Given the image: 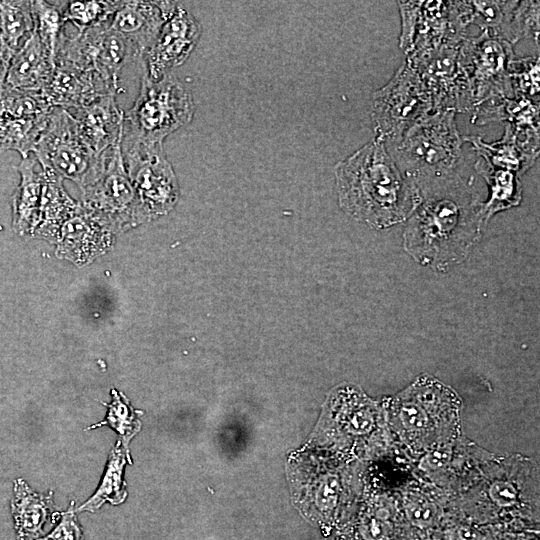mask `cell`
Wrapping results in <instances>:
<instances>
[{"label":"cell","mask_w":540,"mask_h":540,"mask_svg":"<svg viewBox=\"0 0 540 540\" xmlns=\"http://www.w3.org/2000/svg\"><path fill=\"white\" fill-rule=\"evenodd\" d=\"M37 160L22 158L17 169L20 182L12 195V227L21 237H33L41 222L44 174L36 169Z\"/></svg>","instance_id":"obj_18"},{"label":"cell","mask_w":540,"mask_h":540,"mask_svg":"<svg viewBox=\"0 0 540 540\" xmlns=\"http://www.w3.org/2000/svg\"><path fill=\"white\" fill-rule=\"evenodd\" d=\"M37 540H83L82 531L72 510L65 512L59 525L45 538Z\"/></svg>","instance_id":"obj_35"},{"label":"cell","mask_w":540,"mask_h":540,"mask_svg":"<svg viewBox=\"0 0 540 540\" xmlns=\"http://www.w3.org/2000/svg\"><path fill=\"white\" fill-rule=\"evenodd\" d=\"M177 2L121 1L109 27L124 38L133 59L144 58Z\"/></svg>","instance_id":"obj_14"},{"label":"cell","mask_w":540,"mask_h":540,"mask_svg":"<svg viewBox=\"0 0 540 540\" xmlns=\"http://www.w3.org/2000/svg\"><path fill=\"white\" fill-rule=\"evenodd\" d=\"M514 98L539 102V57H515L510 66Z\"/></svg>","instance_id":"obj_29"},{"label":"cell","mask_w":540,"mask_h":540,"mask_svg":"<svg viewBox=\"0 0 540 540\" xmlns=\"http://www.w3.org/2000/svg\"><path fill=\"white\" fill-rule=\"evenodd\" d=\"M335 175L343 210L373 227L405 220L421 199L377 138L339 162Z\"/></svg>","instance_id":"obj_1"},{"label":"cell","mask_w":540,"mask_h":540,"mask_svg":"<svg viewBox=\"0 0 540 540\" xmlns=\"http://www.w3.org/2000/svg\"><path fill=\"white\" fill-rule=\"evenodd\" d=\"M431 113L429 95L407 61L373 95L372 123L376 138L384 144L398 140L413 124Z\"/></svg>","instance_id":"obj_7"},{"label":"cell","mask_w":540,"mask_h":540,"mask_svg":"<svg viewBox=\"0 0 540 540\" xmlns=\"http://www.w3.org/2000/svg\"><path fill=\"white\" fill-rule=\"evenodd\" d=\"M99 75L65 65H55L41 94L53 108L79 109L105 95H117Z\"/></svg>","instance_id":"obj_15"},{"label":"cell","mask_w":540,"mask_h":540,"mask_svg":"<svg viewBox=\"0 0 540 540\" xmlns=\"http://www.w3.org/2000/svg\"><path fill=\"white\" fill-rule=\"evenodd\" d=\"M514 58L511 43L486 32L464 39L459 66L467 83L471 112L489 99L514 98L510 81Z\"/></svg>","instance_id":"obj_6"},{"label":"cell","mask_w":540,"mask_h":540,"mask_svg":"<svg viewBox=\"0 0 540 540\" xmlns=\"http://www.w3.org/2000/svg\"><path fill=\"white\" fill-rule=\"evenodd\" d=\"M11 507L20 540L39 536L44 525L53 519L52 493L38 494L22 479H17L14 483Z\"/></svg>","instance_id":"obj_19"},{"label":"cell","mask_w":540,"mask_h":540,"mask_svg":"<svg viewBox=\"0 0 540 540\" xmlns=\"http://www.w3.org/2000/svg\"><path fill=\"white\" fill-rule=\"evenodd\" d=\"M121 1H64L60 2L66 23L78 32L109 23Z\"/></svg>","instance_id":"obj_26"},{"label":"cell","mask_w":540,"mask_h":540,"mask_svg":"<svg viewBox=\"0 0 540 540\" xmlns=\"http://www.w3.org/2000/svg\"><path fill=\"white\" fill-rule=\"evenodd\" d=\"M455 113L433 112L413 124L398 140L385 144L399 171L411 178L414 186L423 180L454 174L463 144Z\"/></svg>","instance_id":"obj_2"},{"label":"cell","mask_w":540,"mask_h":540,"mask_svg":"<svg viewBox=\"0 0 540 540\" xmlns=\"http://www.w3.org/2000/svg\"><path fill=\"white\" fill-rule=\"evenodd\" d=\"M48 115L39 117L0 116V152L14 150L26 158L46 125Z\"/></svg>","instance_id":"obj_21"},{"label":"cell","mask_w":540,"mask_h":540,"mask_svg":"<svg viewBox=\"0 0 540 540\" xmlns=\"http://www.w3.org/2000/svg\"><path fill=\"white\" fill-rule=\"evenodd\" d=\"M461 44L445 43L407 57L429 95L433 112H471L467 83L459 66Z\"/></svg>","instance_id":"obj_11"},{"label":"cell","mask_w":540,"mask_h":540,"mask_svg":"<svg viewBox=\"0 0 540 540\" xmlns=\"http://www.w3.org/2000/svg\"><path fill=\"white\" fill-rule=\"evenodd\" d=\"M488 502L498 512L520 511L522 499L517 481L509 477L493 479L486 488Z\"/></svg>","instance_id":"obj_33"},{"label":"cell","mask_w":540,"mask_h":540,"mask_svg":"<svg viewBox=\"0 0 540 540\" xmlns=\"http://www.w3.org/2000/svg\"><path fill=\"white\" fill-rule=\"evenodd\" d=\"M54 68V56L34 29L13 55L4 85L20 91L41 93Z\"/></svg>","instance_id":"obj_17"},{"label":"cell","mask_w":540,"mask_h":540,"mask_svg":"<svg viewBox=\"0 0 540 540\" xmlns=\"http://www.w3.org/2000/svg\"><path fill=\"white\" fill-rule=\"evenodd\" d=\"M126 458L131 462L128 447L119 440L111 451L106 472L98 490L79 510L95 511L106 501L111 504H119L125 500L127 493L123 481V470Z\"/></svg>","instance_id":"obj_22"},{"label":"cell","mask_w":540,"mask_h":540,"mask_svg":"<svg viewBox=\"0 0 540 540\" xmlns=\"http://www.w3.org/2000/svg\"><path fill=\"white\" fill-rule=\"evenodd\" d=\"M122 139L105 153L97 179L81 190L80 203L123 230L149 220L125 168Z\"/></svg>","instance_id":"obj_10"},{"label":"cell","mask_w":540,"mask_h":540,"mask_svg":"<svg viewBox=\"0 0 540 540\" xmlns=\"http://www.w3.org/2000/svg\"><path fill=\"white\" fill-rule=\"evenodd\" d=\"M478 157L480 159L475 167L487 179L492 188L490 201L482 206L483 217L488 218L498 210L517 205L521 198L518 174L493 166L482 157Z\"/></svg>","instance_id":"obj_23"},{"label":"cell","mask_w":540,"mask_h":540,"mask_svg":"<svg viewBox=\"0 0 540 540\" xmlns=\"http://www.w3.org/2000/svg\"><path fill=\"white\" fill-rule=\"evenodd\" d=\"M539 2L518 1L507 30L506 41L512 45L522 38H533L538 43Z\"/></svg>","instance_id":"obj_31"},{"label":"cell","mask_w":540,"mask_h":540,"mask_svg":"<svg viewBox=\"0 0 540 540\" xmlns=\"http://www.w3.org/2000/svg\"><path fill=\"white\" fill-rule=\"evenodd\" d=\"M33 8L35 30L55 59L56 50L66 25L60 1L36 0L33 1Z\"/></svg>","instance_id":"obj_27"},{"label":"cell","mask_w":540,"mask_h":540,"mask_svg":"<svg viewBox=\"0 0 540 540\" xmlns=\"http://www.w3.org/2000/svg\"><path fill=\"white\" fill-rule=\"evenodd\" d=\"M398 4L402 18L400 47L408 55L412 49L422 1H401Z\"/></svg>","instance_id":"obj_34"},{"label":"cell","mask_w":540,"mask_h":540,"mask_svg":"<svg viewBox=\"0 0 540 540\" xmlns=\"http://www.w3.org/2000/svg\"><path fill=\"white\" fill-rule=\"evenodd\" d=\"M35 29L33 1H0V37L14 53Z\"/></svg>","instance_id":"obj_24"},{"label":"cell","mask_w":540,"mask_h":540,"mask_svg":"<svg viewBox=\"0 0 540 540\" xmlns=\"http://www.w3.org/2000/svg\"><path fill=\"white\" fill-rule=\"evenodd\" d=\"M408 522L419 530H429L440 522L442 512L432 498L420 494L409 495L404 503Z\"/></svg>","instance_id":"obj_32"},{"label":"cell","mask_w":540,"mask_h":540,"mask_svg":"<svg viewBox=\"0 0 540 540\" xmlns=\"http://www.w3.org/2000/svg\"><path fill=\"white\" fill-rule=\"evenodd\" d=\"M112 397V402L107 405L106 419L101 423L90 426L88 429L109 425L119 434L122 444L128 447L130 440L140 429V422L137 418L139 412L132 408L122 393L112 390Z\"/></svg>","instance_id":"obj_28"},{"label":"cell","mask_w":540,"mask_h":540,"mask_svg":"<svg viewBox=\"0 0 540 540\" xmlns=\"http://www.w3.org/2000/svg\"><path fill=\"white\" fill-rule=\"evenodd\" d=\"M133 60L128 44L109 23L74 34L64 31L55 55V65L93 72L117 92L121 70Z\"/></svg>","instance_id":"obj_8"},{"label":"cell","mask_w":540,"mask_h":540,"mask_svg":"<svg viewBox=\"0 0 540 540\" xmlns=\"http://www.w3.org/2000/svg\"><path fill=\"white\" fill-rule=\"evenodd\" d=\"M15 53L11 51L0 37V92L2 91L11 59Z\"/></svg>","instance_id":"obj_37"},{"label":"cell","mask_w":540,"mask_h":540,"mask_svg":"<svg viewBox=\"0 0 540 540\" xmlns=\"http://www.w3.org/2000/svg\"><path fill=\"white\" fill-rule=\"evenodd\" d=\"M200 32L193 15L177 4L144 56L147 77L158 81L172 68L183 64L197 44Z\"/></svg>","instance_id":"obj_13"},{"label":"cell","mask_w":540,"mask_h":540,"mask_svg":"<svg viewBox=\"0 0 540 540\" xmlns=\"http://www.w3.org/2000/svg\"><path fill=\"white\" fill-rule=\"evenodd\" d=\"M116 231L108 219L78 202L58 227L53 240L56 254L85 265L109 250Z\"/></svg>","instance_id":"obj_12"},{"label":"cell","mask_w":540,"mask_h":540,"mask_svg":"<svg viewBox=\"0 0 540 540\" xmlns=\"http://www.w3.org/2000/svg\"><path fill=\"white\" fill-rule=\"evenodd\" d=\"M125 168L148 217L168 213L179 197L177 179L163 144H147L122 137Z\"/></svg>","instance_id":"obj_9"},{"label":"cell","mask_w":540,"mask_h":540,"mask_svg":"<svg viewBox=\"0 0 540 540\" xmlns=\"http://www.w3.org/2000/svg\"><path fill=\"white\" fill-rule=\"evenodd\" d=\"M194 111L192 95L180 80L166 74L152 81L144 73L139 94L124 114L122 137L163 144L169 134L192 120Z\"/></svg>","instance_id":"obj_4"},{"label":"cell","mask_w":540,"mask_h":540,"mask_svg":"<svg viewBox=\"0 0 540 540\" xmlns=\"http://www.w3.org/2000/svg\"><path fill=\"white\" fill-rule=\"evenodd\" d=\"M71 114L79 135L97 154L122 139L125 113L118 107L116 95L102 96Z\"/></svg>","instance_id":"obj_16"},{"label":"cell","mask_w":540,"mask_h":540,"mask_svg":"<svg viewBox=\"0 0 540 540\" xmlns=\"http://www.w3.org/2000/svg\"><path fill=\"white\" fill-rule=\"evenodd\" d=\"M106 151L95 153L79 135L72 114L53 108L33 154L42 170L68 179L82 190L101 173Z\"/></svg>","instance_id":"obj_5"},{"label":"cell","mask_w":540,"mask_h":540,"mask_svg":"<svg viewBox=\"0 0 540 540\" xmlns=\"http://www.w3.org/2000/svg\"><path fill=\"white\" fill-rule=\"evenodd\" d=\"M399 520L391 503L382 500L366 516L360 532L364 540H392Z\"/></svg>","instance_id":"obj_30"},{"label":"cell","mask_w":540,"mask_h":540,"mask_svg":"<svg viewBox=\"0 0 540 540\" xmlns=\"http://www.w3.org/2000/svg\"><path fill=\"white\" fill-rule=\"evenodd\" d=\"M449 540H484L485 537L477 531L475 528H472L468 525H458L451 528L448 532Z\"/></svg>","instance_id":"obj_36"},{"label":"cell","mask_w":540,"mask_h":540,"mask_svg":"<svg viewBox=\"0 0 540 540\" xmlns=\"http://www.w3.org/2000/svg\"><path fill=\"white\" fill-rule=\"evenodd\" d=\"M463 142L473 145L476 155L482 157L493 166L513 171L518 175L526 171L536 160L517 145L510 126L505 127V134L500 141L486 143L479 136H463Z\"/></svg>","instance_id":"obj_20"},{"label":"cell","mask_w":540,"mask_h":540,"mask_svg":"<svg viewBox=\"0 0 540 540\" xmlns=\"http://www.w3.org/2000/svg\"><path fill=\"white\" fill-rule=\"evenodd\" d=\"M518 1H469L470 24L481 28V32L506 38V33Z\"/></svg>","instance_id":"obj_25"},{"label":"cell","mask_w":540,"mask_h":540,"mask_svg":"<svg viewBox=\"0 0 540 540\" xmlns=\"http://www.w3.org/2000/svg\"><path fill=\"white\" fill-rule=\"evenodd\" d=\"M0 229H1V227H0Z\"/></svg>","instance_id":"obj_38"},{"label":"cell","mask_w":540,"mask_h":540,"mask_svg":"<svg viewBox=\"0 0 540 540\" xmlns=\"http://www.w3.org/2000/svg\"><path fill=\"white\" fill-rule=\"evenodd\" d=\"M458 413L457 395L437 380L423 377L394 398L389 418L407 444L429 448L455 432Z\"/></svg>","instance_id":"obj_3"}]
</instances>
